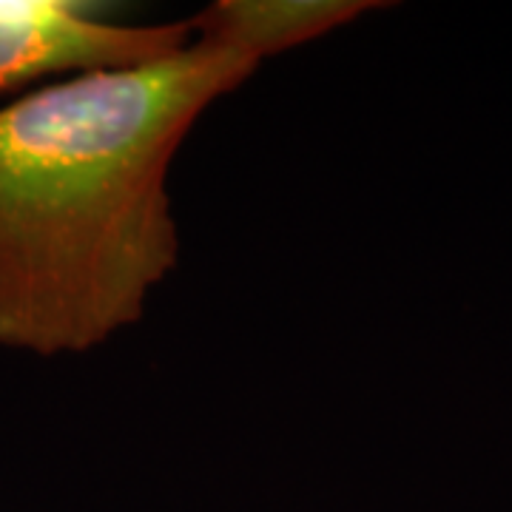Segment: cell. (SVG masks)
Returning <instances> with one entry per match:
<instances>
[{
    "label": "cell",
    "instance_id": "obj_1",
    "mask_svg": "<svg viewBox=\"0 0 512 512\" xmlns=\"http://www.w3.org/2000/svg\"><path fill=\"white\" fill-rule=\"evenodd\" d=\"M256 60L194 35L0 106V348L89 353L146 313L180 256L168 171Z\"/></svg>",
    "mask_w": 512,
    "mask_h": 512
},
{
    "label": "cell",
    "instance_id": "obj_2",
    "mask_svg": "<svg viewBox=\"0 0 512 512\" xmlns=\"http://www.w3.org/2000/svg\"><path fill=\"white\" fill-rule=\"evenodd\" d=\"M191 37V20L120 26L77 0H0V106L60 77L174 55Z\"/></svg>",
    "mask_w": 512,
    "mask_h": 512
},
{
    "label": "cell",
    "instance_id": "obj_3",
    "mask_svg": "<svg viewBox=\"0 0 512 512\" xmlns=\"http://www.w3.org/2000/svg\"><path fill=\"white\" fill-rule=\"evenodd\" d=\"M379 6L373 0H217L188 20L194 35L262 63Z\"/></svg>",
    "mask_w": 512,
    "mask_h": 512
}]
</instances>
